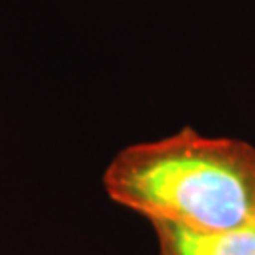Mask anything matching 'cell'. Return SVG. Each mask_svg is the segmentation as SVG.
I'll return each mask as SVG.
<instances>
[{"instance_id":"1","label":"cell","mask_w":255,"mask_h":255,"mask_svg":"<svg viewBox=\"0 0 255 255\" xmlns=\"http://www.w3.org/2000/svg\"><path fill=\"white\" fill-rule=\"evenodd\" d=\"M116 204L151 225L231 231L252 223L255 146L183 127L170 136L121 149L102 176Z\"/></svg>"},{"instance_id":"2","label":"cell","mask_w":255,"mask_h":255,"mask_svg":"<svg viewBox=\"0 0 255 255\" xmlns=\"http://www.w3.org/2000/svg\"><path fill=\"white\" fill-rule=\"evenodd\" d=\"M159 255H255L252 223L231 231H189L155 223Z\"/></svg>"},{"instance_id":"3","label":"cell","mask_w":255,"mask_h":255,"mask_svg":"<svg viewBox=\"0 0 255 255\" xmlns=\"http://www.w3.org/2000/svg\"><path fill=\"white\" fill-rule=\"evenodd\" d=\"M252 227L255 229V208H254V216H252Z\"/></svg>"}]
</instances>
